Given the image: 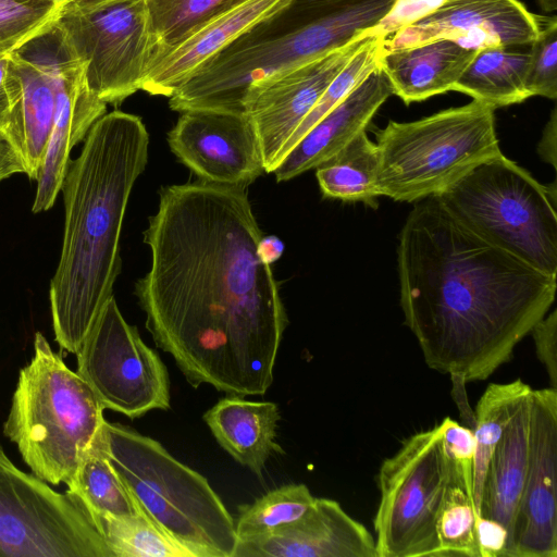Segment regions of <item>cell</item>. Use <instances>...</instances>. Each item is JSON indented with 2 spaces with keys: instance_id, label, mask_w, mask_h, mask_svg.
<instances>
[{
  "instance_id": "4dcf8cb0",
  "label": "cell",
  "mask_w": 557,
  "mask_h": 557,
  "mask_svg": "<svg viewBox=\"0 0 557 557\" xmlns=\"http://www.w3.org/2000/svg\"><path fill=\"white\" fill-rule=\"evenodd\" d=\"M95 522L114 557H195L143 511L99 517Z\"/></svg>"
},
{
  "instance_id": "44dd1931",
  "label": "cell",
  "mask_w": 557,
  "mask_h": 557,
  "mask_svg": "<svg viewBox=\"0 0 557 557\" xmlns=\"http://www.w3.org/2000/svg\"><path fill=\"white\" fill-rule=\"evenodd\" d=\"M292 0H249L213 20L149 67L141 90L170 97L203 62Z\"/></svg>"
},
{
  "instance_id": "d4e9b609",
  "label": "cell",
  "mask_w": 557,
  "mask_h": 557,
  "mask_svg": "<svg viewBox=\"0 0 557 557\" xmlns=\"http://www.w3.org/2000/svg\"><path fill=\"white\" fill-rule=\"evenodd\" d=\"M529 59L530 45L479 49L453 90L494 109L523 102Z\"/></svg>"
},
{
  "instance_id": "ac0fdd59",
  "label": "cell",
  "mask_w": 557,
  "mask_h": 557,
  "mask_svg": "<svg viewBox=\"0 0 557 557\" xmlns=\"http://www.w3.org/2000/svg\"><path fill=\"white\" fill-rule=\"evenodd\" d=\"M53 20L9 54L8 86L12 109L4 136L21 157L26 175L35 181L55 115Z\"/></svg>"
},
{
  "instance_id": "277c9868",
  "label": "cell",
  "mask_w": 557,
  "mask_h": 557,
  "mask_svg": "<svg viewBox=\"0 0 557 557\" xmlns=\"http://www.w3.org/2000/svg\"><path fill=\"white\" fill-rule=\"evenodd\" d=\"M394 1L292 0L198 66L169 97V106L180 113L195 109L244 113L250 84L364 36Z\"/></svg>"
},
{
  "instance_id": "83f0119b",
  "label": "cell",
  "mask_w": 557,
  "mask_h": 557,
  "mask_svg": "<svg viewBox=\"0 0 557 557\" xmlns=\"http://www.w3.org/2000/svg\"><path fill=\"white\" fill-rule=\"evenodd\" d=\"M532 388L522 380L490 384L479 399L474 413L473 502L478 518L484 479L493 451L521 400Z\"/></svg>"
},
{
  "instance_id": "7c38bea8",
  "label": "cell",
  "mask_w": 557,
  "mask_h": 557,
  "mask_svg": "<svg viewBox=\"0 0 557 557\" xmlns=\"http://www.w3.org/2000/svg\"><path fill=\"white\" fill-rule=\"evenodd\" d=\"M75 355L76 373L104 410L135 419L170 408L166 368L137 327L123 318L114 296L104 304Z\"/></svg>"
},
{
  "instance_id": "f1b7e54d",
  "label": "cell",
  "mask_w": 557,
  "mask_h": 557,
  "mask_svg": "<svg viewBox=\"0 0 557 557\" xmlns=\"http://www.w3.org/2000/svg\"><path fill=\"white\" fill-rule=\"evenodd\" d=\"M247 1L249 0H145L156 49L152 62L213 20Z\"/></svg>"
},
{
  "instance_id": "3957f363",
  "label": "cell",
  "mask_w": 557,
  "mask_h": 557,
  "mask_svg": "<svg viewBox=\"0 0 557 557\" xmlns=\"http://www.w3.org/2000/svg\"><path fill=\"white\" fill-rule=\"evenodd\" d=\"M149 134L135 114L112 111L88 131L61 191L64 232L50 282L54 338L76 354L121 271L120 237L128 199L148 161Z\"/></svg>"
},
{
  "instance_id": "5bb4252c",
  "label": "cell",
  "mask_w": 557,
  "mask_h": 557,
  "mask_svg": "<svg viewBox=\"0 0 557 557\" xmlns=\"http://www.w3.org/2000/svg\"><path fill=\"white\" fill-rule=\"evenodd\" d=\"M168 143L200 181L247 187L263 172L259 140L245 113L195 109L181 112Z\"/></svg>"
},
{
  "instance_id": "f35d334b",
  "label": "cell",
  "mask_w": 557,
  "mask_h": 557,
  "mask_svg": "<svg viewBox=\"0 0 557 557\" xmlns=\"http://www.w3.org/2000/svg\"><path fill=\"white\" fill-rule=\"evenodd\" d=\"M20 173L26 174L24 163L4 134L0 133V182Z\"/></svg>"
},
{
  "instance_id": "484cf974",
  "label": "cell",
  "mask_w": 557,
  "mask_h": 557,
  "mask_svg": "<svg viewBox=\"0 0 557 557\" xmlns=\"http://www.w3.org/2000/svg\"><path fill=\"white\" fill-rule=\"evenodd\" d=\"M315 170L324 197L377 207L379 151L366 129Z\"/></svg>"
},
{
  "instance_id": "4fadbf2b",
  "label": "cell",
  "mask_w": 557,
  "mask_h": 557,
  "mask_svg": "<svg viewBox=\"0 0 557 557\" xmlns=\"http://www.w3.org/2000/svg\"><path fill=\"white\" fill-rule=\"evenodd\" d=\"M367 37H358L318 59L250 84L243 110L256 131L265 173H272L280 164L290 136Z\"/></svg>"
},
{
  "instance_id": "52a82bcc",
  "label": "cell",
  "mask_w": 557,
  "mask_h": 557,
  "mask_svg": "<svg viewBox=\"0 0 557 557\" xmlns=\"http://www.w3.org/2000/svg\"><path fill=\"white\" fill-rule=\"evenodd\" d=\"M495 109L476 100L377 129V189L395 201L437 196L502 153Z\"/></svg>"
},
{
  "instance_id": "6da1fadb",
  "label": "cell",
  "mask_w": 557,
  "mask_h": 557,
  "mask_svg": "<svg viewBox=\"0 0 557 557\" xmlns=\"http://www.w3.org/2000/svg\"><path fill=\"white\" fill-rule=\"evenodd\" d=\"M246 187L164 186L144 242L150 269L135 283L156 345L188 383L262 396L288 324L278 283L257 251L262 237Z\"/></svg>"
},
{
  "instance_id": "7a4b0ae2",
  "label": "cell",
  "mask_w": 557,
  "mask_h": 557,
  "mask_svg": "<svg viewBox=\"0 0 557 557\" xmlns=\"http://www.w3.org/2000/svg\"><path fill=\"white\" fill-rule=\"evenodd\" d=\"M397 264L405 324L453 382L490 377L555 300L557 276L484 242L435 196L407 215Z\"/></svg>"
},
{
  "instance_id": "2e32d148",
  "label": "cell",
  "mask_w": 557,
  "mask_h": 557,
  "mask_svg": "<svg viewBox=\"0 0 557 557\" xmlns=\"http://www.w3.org/2000/svg\"><path fill=\"white\" fill-rule=\"evenodd\" d=\"M546 16L530 12L519 0H447L434 12L399 29L383 41L392 50L447 39L479 50L531 45Z\"/></svg>"
},
{
  "instance_id": "ffe728a7",
  "label": "cell",
  "mask_w": 557,
  "mask_h": 557,
  "mask_svg": "<svg viewBox=\"0 0 557 557\" xmlns=\"http://www.w3.org/2000/svg\"><path fill=\"white\" fill-rule=\"evenodd\" d=\"M380 66L320 119L272 172L277 182L315 169L367 129L380 107L392 96Z\"/></svg>"
},
{
  "instance_id": "d590c367",
  "label": "cell",
  "mask_w": 557,
  "mask_h": 557,
  "mask_svg": "<svg viewBox=\"0 0 557 557\" xmlns=\"http://www.w3.org/2000/svg\"><path fill=\"white\" fill-rule=\"evenodd\" d=\"M447 0H395L379 23L368 29L364 36L387 38L399 29L434 12Z\"/></svg>"
},
{
  "instance_id": "9c48e42d",
  "label": "cell",
  "mask_w": 557,
  "mask_h": 557,
  "mask_svg": "<svg viewBox=\"0 0 557 557\" xmlns=\"http://www.w3.org/2000/svg\"><path fill=\"white\" fill-rule=\"evenodd\" d=\"M450 474L441 423L407 437L376 476L377 557H440L437 520Z\"/></svg>"
},
{
  "instance_id": "e0dca14e",
  "label": "cell",
  "mask_w": 557,
  "mask_h": 557,
  "mask_svg": "<svg viewBox=\"0 0 557 557\" xmlns=\"http://www.w3.org/2000/svg\"><path fill=\"white\" fill-rule=\"evenodd\" d=\"M52 64L55 115L39 173L32 211L49 210L55 202L71 162L73 148L85 139L107 103L88 88L84 67L57 21L52 22Z\"/></svg>"
},
{
  "instance_id": "4316f807",
  "label": "cell",
  "mask_w": 557,
  "mask_h": 557,
  "mask_svg": "<svg viewBox=\"0 0 557 557\" xmlns=\"http://www.w3.org/2000/svg\"><path fill=\"white\" fill-rule=\"evenodd\" d=\"M65 485L66 492L82 502L94 521L99 517H126L141 511L108 458L103 426Z\"/></svg>"
},
{
  "instance_id": "d6a6232c",
  "label": "cell",
  "mask_w": 557,
  "mask_h": 557,
  "mask_svg": "<svg viewBox=\"0 0 557 557\" xmlns=\"http://www.w3.org/2000/svg\"><path fill=\"white\" fill-rule=\"evenodd\" d=\"M383 41V38L375 36L366 38L362 46L330 83L317 104L290 136L283 149L281 161L320 119L379 67Z\"/></svg>"
},
{
  "instance_id": "7402d4cb",
  "label": "cell",
  "mask_w": 557,
  "mask_h": 557,
  "mask_svg": "<svg viewBox=\"0 0 557 557\" xmlns=\"http://www.w3.org/2000/svg\"><path fill=\"white\" fill-rule=\"evenodd\" d=\"M475 52L447 39L392 50L382 47L379 66L393 95L409 104L453 90Z\"/></svg>"
},
{
  "instance_id": "b9f144b4",
  "label": "cell",
  "mask_w": 557,
  "mask_h": 557,
  "mask_svg": "<svg viewBox=\"0 0 557 557\" xmlns=\"http://www.w3.org/2000/svg\"><path fill=\"white\" fill-rule=\"evenodd\" d=\"M285 245L280 237L267 235L260 238L257 251L260 259L271 265L282 257Z\"/></svg>"
},
{
  "instance_id": "5b68a950",
  "label": "cell",
  "mask_w": 557,
  "mask_h": 557,
  "mask_svg": "<svg viewBox=\"0 0 557 557\" xmlns=\"http://www.w3.org/2000/svg\"><path fill=\"white\" fill-rule=\"evenodd\" d=\"M103 411L90 386L36 332L3 423L32 472L49 484H67L106 422Z\"/></svg>"
},
{
  "instance_id": "9a60e30c",
  "label": "cell",
  "mask_w": 557,
  "mask_h": 557,
  "mask_svg": "<svg viewBox=\"0 0 557 557\" xmlns=\"http://www.w3.org/2000/svg\"><path fill=\"white\" fill-rule=\"evenodd\" d=\"M557 389H532L530 456L508 557H557Z\"/></svg>"
},
{
  "instance_id": "8d00e7d4",
  "label": "cell",
  "mask_w": 557,
  "mask_h": 557,
  "mask_svg": "<svg viewBox=\"0 0 557 557\" xmlns=\"http://www.w3.org/2000/svg\"><path fill=\"white\" fill-rule=\"evenodd\" d=\"M539 360L545 367L550 387L557 389V311L546 313L531 332Z\"/></svg>"
},
{
  "instance_id": "e575fe53",
  "label": "cell",
  "mask_w": 557,
  "mask_h": 557,
  "mask_svg": "<svg viewBox=\"0 0 557 557\" xmlns=\"http://www.w3.org/2000/svg\"><path fill=\"white\" fill-rule=\"evenodd\" d=\"M527 89L531 97L557 98V17L546 16L530 45Z\"/></svg>"
},
{
  "instance_id": "ba28073f",
  "label": "cell",
  "mask_w": 557,
  "mask_h": 557,
  "mask_svg": "<svg viewBox=\"0 0 557 557\" xmlns=\"http://www.w3.org/2000/svg\"><path fill=\"white\" fill-rule=\"evenodd\" d=\"M435 197L484 242L557 276L555 183L542 185L502 152Z\"/></svg>"
},
{
  "instance_id": "f546056e",
  "label": "cell",
  "mask_w": 557,
  "mask_h": 557,
  "mask_svg": "<svg viewBox=\"0 0 557 557\" xmlns=\"http://www.w3.org/2000/svg\"><path fill=\"white\" fill-rule=\"evenodd\" d=\"M449 462V480L437 520L440 557H480L473 483Z\"/></svg>"
},
{
  "instance_id": "7bdbcfd3",
  "label": "cell",
  "mask_w": 557,
  "mask_h": 557,
  "mask_svg": "<svg viewBox=\"0 0 557 557\" xmlns=\"http://www.w3.org/2000/svg\"><path fill=\"white\" fill-rule=\"evenodd\" d=\"M537 2L545 12H554L557 10V0H537Z\"/></svg>"
},
{
  "instance_id": "8992f818",
  "label": "cell",
  "mask_w": 557,
  "mask_h": 557,
  "mask_svg": "<svg viewBox=\"0 0 557 557\" xmlns=\"http://www.w3.org/2000/svg\"><path fill=\"white\" fill-rule=\"evenodd\" d=\"M108 458L141 511L195 557H234L235 520L208 480L158 441L104 422Z\"/></svg>"
},
{
  "instance_id": "30bf717a",
  "label": "cell",
  "mask_w": 557,
  "mask_h": 557,
  "mask_svg": "<svg viewBox=\"0 0 557 557\" xmlns=\"http://www.w3.org/2000/svg\"><path fill=\"white\" fill-rule=\"evenodd\" d=\"M57 21L99 100L119 104L141 90L156 57L145 0H64Z\"/></svg>"
},
{
  "instance_id": "1f68e13d",
  "label": "cell",
  "mask_w": 557,
  "mask_h": 557,
  "mask_svg": "<svg viewBox=\"0 0 557 557\" xmlns=\"http://www.w3.org/2000/svg\"><path fill=\"white\" fill-rule=\"evenodd\" d=\"M315 497L305 484H287L264 494L250 505L239 508L235 521L238 540L272 532L300 519L313 505Z\"/></svg>"
},
{
  "instance_id": "836d02e7",
  "label": "cell",
  "mask_w": 557,
  "mask_h": 557,
  "mask_svg": "<svg viewBox=\"0 0 557 557\" xmlns=\"http://www.w3.org/2000/svg\"><path fill=\"white\" fill-rule=\"evenodd\" d=\"M64 0H0V52H11L57 17Z\"/></svg>"
},
{
  "instance_id": "cb8c5ba5",
  "label": "cell",
  "mask_w": 557,
  "mask_h": 557,
  "mask_svg": "<svg viewBox=\"0 0 557 557\" xmlns=\"http://www.w3.org/2000/svg\"><path fill=\"white\" fill-rule=\"evenodd\" d=\"M280 419L275 403L236 395H226L203 414L220 446L258 475L271 455L283 451L276 443Z\"/></svg>"
},
{
  "instance_id": "d6986e66",
  "label": "cell",
  "mask_w": 557,
  "mask_h": 557,
  "mask_svg": "<svg viewBox=\"0 0 557 557\" xmlns=\"http://www.w3.org/2000/svg\"><path fill=\"white\" fill-rule=\"evenodd\" d=\"M234 557H377L372 534L333 499L315 497L298 520L238 540Z\"/></svg>"
},
{
  "instance_id": "74e56055",
  "label": "cell",
  "mask_w": 557,
  "mask_h": 557,
  "mask_svg": "<svg viewBox=\"0 0 557 557\" xmlns=\"http://www.w3.org/2000/svg\"><path fill=\"white\" fill-rule=\"evenodd\" d=\"M475 531L480 557H506L509 534L503 524L481 516L476 519Z\"/></svg>"
},
{
  "instance_id": "60d3db41",
  "label": "cell",
  "mask_w": 557,
  "mask_h": 557,
  "mask_svg": "<svg viewBox=\"0 0 557 557\" xmlns=\"http://www.w3.org/2000/svg\"><path fill=\"white\" fill-rule=\"evenodd\" d=\"M556 128H557V110L556 107L550 113V117L543 131L542 138L539 143L537 152L541 158L556 168Z\"/></svg>"
},
{
  "instance_id": "ab89813d",
  "label": "cell",
  "mask_w": 557,
  "mask_h": 557,
  "mask_svg": "<svg viewBox=\"0 0 557 557\" xmlns=\"http://www.w3.org/2000/svg\"><path fill=\"white\" fill-rule=\"evenodd\" d=\"M10 52H0V133L4 134L11 115L12 102L8 86Z\"/></svg>"
},
{
  "instance_id": "8fae6325",
  "label": "cell",
  "mask_w": 557,
  "mask_h": 557,
  "mask_svg": "<svg viewBox=\"0 0 557 557\" xmlns=\"http://www.w3.org/2000/svg\"><path fill=\"white\" fill-rule=\"evenodd\" d=\"M0 557H114L74 495L18 469L0 445Z\"/></svg>"
},
{
  "instance_id": "603a6c76",
  "label": "cell",
  "mask_w": 557,
  "mask_h": 557,
  "mask_svg": "<svg viewBox=\"0 0 557 557\" xmlns=\"http://www.w3.org/2000/svg\"><path fill=\"white\" fill-rule=\"evenodd\" d=\"M531 394L517 407L493 451L481 496L480 517L495 520L508 531L506 557L529 467Z\"/></svg>"
}]
</instances>
